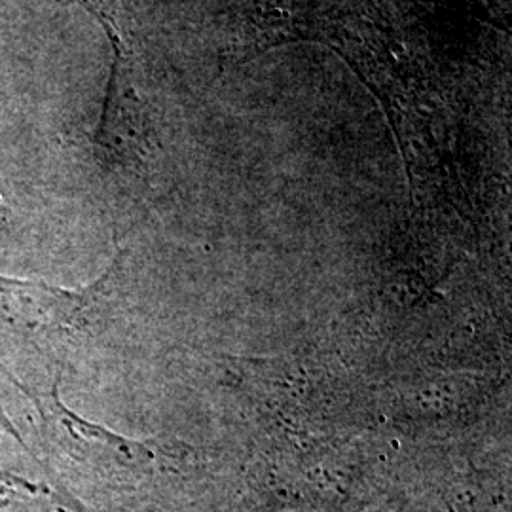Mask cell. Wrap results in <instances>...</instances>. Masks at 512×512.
<instances>
[{
    "instance_id": "1",
    "label": "cell",
    "mask_w": 512,
    "mask_h": 512,
    "mask_svg": "<svg viewBox=\"0 0 512 512\" xmlns=\"http://www.w3.org/2000/svg\"><path fill=\"white\" fill-rule=\"evenodd\" d=\"M112 272L80 293L35 281L0 277V329L23 334L33 342H61L90 327L99 300L109 294Z\"/></svg>"
},
{
    "instance_id": "2",
    "label": "cell",
    "mask_w": 512,
    "mask_h": 512,
    "mask_svg": "<svg viewBox=\"0 0 512 512\" xmlns=\"http://www.w3.org/2000/svg\"><path fill=\"white\" fill-rule=\"evenodd\" d=\"M0 512H73L61 494L0 471Z\"/></svg>"
}]
</instances>
